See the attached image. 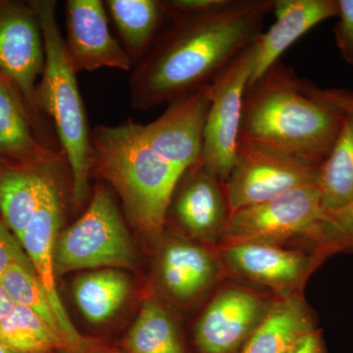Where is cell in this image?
Wrapping results in <instances>:
<instances>
[{
    "label": "cell",
    "mask_w": 353,
    "mask_h": 353,
    "mask_svg": "<svg viewBox=\"0 0 353 353\" xmlns=\"http://www.w3.org/2000/svg\"><path fill=\"white\" fill-rule=\"evenodd\" d=\"M275 0H222L208 10L167 20L132 70V108L150 110L210 85L263 32Z\"/></svg>",
    "instance_id": "1"
},
{
    "label": "cell",
    "mask_w": 353,
    "mask_h": 353,
    "mask_svg": "<svg viewBox=\"0 0 353 353\" xmlns=\"http://www.w3.org/2000/svg\"><path fill=\"white\" fill-rule=\"evenodd\" d=\"M339 22L334 27V38L341 57L353 66V0H338Z\"/></svg>",
    "instance_id": "29"
},
{
    "label": "cell",
    "mask_w": 353,
    "mask_h": 353,
    "mask_svg": "<svg viewBox=\"0 0 353 353\" xmlns=\"http://www.w3.org/2000/svg\"><path fill=\"white\" fill-rule=\"evenodd\" d=\"M129 279L118 269H101L83 274L74 283L77 305L92 324L112 317L129 296Z\"/></svg>",
    "instance_id": "23"
},
{
    "label": "cell",
    "mask_w": 353,
    "mask_h": 353,
    "mask_svg": "<svg viewBox=\"0 0 353 353\" xmlns=\"http://www.w3.org/2000/svg\"><path fill=\"white\" fill-rule=\"evenodd\" d=\"M214 274V259L201 246L173 241L162 250L160 275L165 288L176 299H189L201 294Z\"/></svg>",
    "instance_id": "20"
},
{
    "label": "cell",
    "mask_w": 353,
    "mask_h": 353,
    "mask_svg": "<svg viewBox=\"0 0 353 353\" xmlns=\"http://www.w3.org/2000/svg\"><path fill=\"white\" fill-rule=\"evenodd\" d=\"M276 21L256 39L257 53L250 83L263 75L292 43L316 25L338 17V0H275Z\"/></svg>",
    "instance_id": "15"
},
{
    "label": "cell",
    "mask_w": 353,
    "mask_h": 353,
    "mask_svg": "<svg viewBox=\"0 0 353 353\" xmlns=\"http://www.w3.org/2000/svg\"><path fill=\"white\" fill-rule=\"evenodd\" d=\"M0 353H21L15 352V350H11V348L6 347V345L0 343Z\"/></svg>",
    "instance_id": "32"
},
{
    "label": "cell",
    "mask_w": 353,
    "mask_h": 353,
    "mask_svg": "<svg viewBox=\"0 0 353 353\" xmlns=\"http://www.w3.org/2000/svg\"><path fill=\"white\" fill-rule=\"evenodd\" d=\"M325 212L316 183L303 185L230 216L223 239L227 245L245 243L276 245L309 238L319 243Z\"/></svg>",
    "instance_id": "6"
},
{
    "label": "cell",
    "mask_w": 353,
    "mask_h": 353,
    "mask_svg": "<svg viewBox=\"0 0 353 353\" xmlns=\"http://www.w3.org/2000/svg\"><path fill=\"white\" fill-rule=\"evenodd\" d=\"M0 283L12 297L14 303L31 309L53 332L65 345H68L60 328L57 316L38 277L21 266H13L0 277Z\"/></svg>",
    "instance_id": "27"
},
{
    "label": "cell",
    "mask_w": 353,
    "mask_h": 353,
    "mask_svg": "<svg viewBox=\"0 0 353 353\" xmlns=\"http://www.w3.org/2000/svg\"><path fill=\"white\" fill-rule=\"evenodd\" d=\"M303 88L309 97L316 101L341 113L353 115V90L321 88L306 80H303ZM319 246L323 253L341 248L353 250V203L340 210L325 214Z\"/></svg>",
    "instance_id": "24"
},
{
    "label": "cell",
    "mask_w": 353,
    "mask_h": 353,
    "mask_svg": "<svg viewBox=\"0 0 353 353\" xmlns=\"http://www.w3.org/2000/svg\"><path fill=\"white\" fill-rule=\"evenodd\" d=\"M66 169H69L68 162L64 161L46 183L36 212L20 241L54 311L69 353H88L95 347L94 341L85 338L75 328L60 299L55 282L54 245L64 219L63 172Z\"/></svg>",
    "instance_id": "7"
},
{
    "label": "cell",
    "mask_w": 353,
    "mask_h": 353,
    "mask_svg": "<svg viewBox=\"0 0 353 353\" xmlns=\"http://www.w3.org/2000/svg\"><path fill=\"white\" fill-rule=\"evenodd\" d=\"M0 343L21 353L67 352L66 345L31 309L15 304L0 322Z\"/></svg>",
    "instance_id": "26"
},
{
    "label": "cell",
    "mask_w": 353,
    "mask_h": 353,
    "mask_svg": "<svg viewBox=\"0 0 353 353\" xmlns=\"http://www.w3.org/2000/svg\"><path fill=\"white\" fill-rule=\"evenodd\" d=\"M15 303L3 285L0 283V322L6 317L15 306Z\"/></svg>",
    "instance_id": "31"
},
{
    "label": "cell",
    "mask_w": 353,
    "mask_h": 353,
    "mask_svg": "<svg viewBox=\"0 0 353 353\" xmlns=\"http://www.w3.org/2000/svg\"><path fill=\"white\" fill-rule=\"evenodd\" d=\"M92 168L119 196L128 218L148 241L160 238L172 194L183 172L146 139L132 120L90 130Z\"/></svg>",
    "instance_id": "3"
},
{
    "label": "cell",
    "mask_w": 353,
    "mask_h": 353,
    "mask_svg": "<svg viewBox=\"0 0 353 353\" xmlns=\"http://www.w3.org/2000/svg\"><path fill=\"white\" fill-rule=\"evenodd\" d=\"M316 185L326 213L353 203L352 114H345L343 126L331 152L318 167Z\"/></svg>",
    "instance_id": "22"
},
{
    "label": "cell",
    "mask_w": 353,
    "mask_h": 353,
    "mask_svg": "<svg viewBox=\"0 0 353 353\" xmlns=\"http://www.w3.org/2000/svg\"><path fill=\"white\" fill-rule=\"evenodd\" d=\"M62 154L44 145L17 90L6 77L0 79V160L37 166Z\"/></svg>",
    "instance_id": "16"
},
{
    "label": "cell",
    "mask_w": 353,
    "mask_h": 353,
    "mask_svg": "<svg viewBox=\"0 0 353 353\" xmlns=\"http://www.w3.org/2000/svg\"><path fill=\"white\" fill-rule=\"evenodd\" d=\"M106 353H123V352H118V350H113V352H106Z\"/></svg>",
    "instance_id": "33"
},
{
    "label": "cell",
    "mask_w": 353,
    "mask_h": 353,
    "mask_svg": "<svg viewBox=\"0 0 353 353\" xmlns=\"http://www.w3.org/2000/svg\"><path fill=\"white\" fill-rule=\"evenodd\" d=\"M44 60L43 32L30 2L0 0V74L17 90L39 138L46 131L36 94Z\"/></svg>",
    "instance_id": "10"
},
{
    "label": "cell",
    "mask_w": 353,
    "mask_h": 353,
    "mask_svg": "<svg viewBox=\"0 0 353 353\" xmlns=\"http://www.w3.org/2000/svg\"><path fill=\"white\" fill-rule=\"evenodd\" d=\"M263 316V304L252 292L223 290L197 323L196 347L201 353H234L248 341Z\"/></svg>",
    "instance_id": "14"
},
{
    "label": "cell",
    "mask_w": 353,
    "mask_h": 353,
    "mask_svg": "<svg viewBox=\"0 0 353 353\" xmlns=\"http://www.w3.org/2000/svg\"><path fill=\"white\" fill-rule=\"evenodd\" d=\"M65 160L62 154L37 166L0 160V218L19 240L36 212L46 183Z\"/></svg>",
    "instance_id": "17"
},
{
    "label": "cell",
    "mask_w": 353,
    "mask_h": 353,
    "mask_svg": "<svg viewBox=\"0 0 353 353\" xmlns=\"http://www.w3.org/2000/svg\"><path fill=\"white\" fill-rule=\"evenodd\" d=\"M231 213L226 183L199 158L179 179L166 222L174 220L190 236L208 239L223 234Z\"/></svg>",
    "instance_id": "11"
},
{
    "label": "cell",
    "mask_w": 353,
    "mask_h": 353,
    "mask_svg": "<svg viewBox=\"0 0 353 353\" xmlns=\"http://www.w3.org/2000/svg\"><path fill=\"white\" fill-rule=\"evenodd\" d=\"M67 52L77 73L101 68L132 71L134 64L109 28V18L101 0H67Z\"/></svg>",
    "instance_id": "12"
},
{
    "label": "cell",
    "mask_w": 353,
    "mask_h": 353,
    "mask_svg": "<svg viewBox=\"0 0 353 353\" xmlns=\"http://www.w3.org/2000/svg\"><path fill=\"white\" fill-rule=\"evenodd\" d=\"M256 53L255 41L210 83L211 101L203 130L201 160L225 183L233 168L243 99L252 78Z\"/></svg>",
    "instance_id": "8"
},
{
    "label": "cell",
    "mask_w": 353,
    "mask_h": 353,
    "mask_svg": "<svg viewBox=\"0 0 353 353\" xmlns=\"http://www.w3.org/2000/svg\"><path fill=\"white\" fill-rule=\"evenodd\" d=\"M345 114L304 92L301 79L279 60L248 83L239 141H252L320 166L338 138Z\"/></svg>",
    "instance_id": "2"
},
{
    "label": "cell",
    "mask_w": 353,
    "mask_h": 353,
    "mask_svg": "<svg viewBox=\"0 0 353 353\" xmlns=\"http://www.w3.org/2000/svg\"><path fill=\"white\" fill-rule=\"evenodd\" d=\"M136 260L131 236L112 190L95 185L83 215L58 234L55 273L82 269L132 268Z\"/></svg>",
    "instance_id": "5"
},
{
    "label": "cell",
    "mask_w": 353,
    "mask_h": 353,
    "mask_svg": "<svg viewBox=\"0 0 353 353\" xmlns=\"http://www.w3.org/2000/svg\"><path fill=\"white\" fill-rule=\"evenodd\" d=\"M43 32V72L37 85V108L54 123L60 148L68 162L72 178V201L82 208L90 194L92 168L90 130L77 72L67 52L57 19L54 0H30Z\"/></svg>",
    "instance_id": "4"
},
{
    "label": "cell",
    "mask_w": 353,
    "mask_h": 353,
    "mask_svg": "<svg viewBox=\"0 0 353 353\" xmlns=\"http://www.w3.org/2000/svg\"><path fill=\"white\" fill-rule=\"evenodd\" d=\"M225 255L241 275L274 288L294 285L305 275L310 265V260L303 253L271 243L227 245Z\"/></svg>",
    "instance_id": "18"
},
{
    "label": "cell",
    "mask_w": 353,
    "mask_h": 353,
    "mask_svg": "<svg viewBox=\"0 0 353 353\" xmlns=\"http://www.w3.org/2000/svg\"><path fill=\"white\" fill-rule=\"evenodd\" d=\"M318 167L259 143L239 141L226 182L231 212L316 183Z\"/></svg>",
    "instance_id": "9"
},
{
    "label": "cell",
    "mask_w": 353,
    "mask_h": 353,
    "mask_svg": "<svg viewBox=\"0 0 353 353\" xmlns=\"http://www.w3.org/2000/svg\"><path fill=\"white\" fill-rule=\"evenodd\" d=\"M311 331L312 323L303 303L285 299L262 317L241 353H289Z\"/></svg>",
    "instance_id": "21"
},
{
    "label": "cell",
    "mask_w": 353,
    "mask_h": 353,
    "mask_svg": "<svg viewBox=\"0 0 353 353\" xmlns=\"http://www.w3.org/2000/svg\"><path fill=\"white\" fill-rule=\"evenodd\" d=\"M289 353H325L319 334L314 330L301 339Z\"/></svg>",
    "instance_id": "30"
},
{
    "label": "cell",
    "mask_w": 353,
    "mask_h": 353,
    "mask_svg": "<svg viewBox=\"0 0 353 353\" xmlns=\"http://www.w3.org/2000/svg\"><path fill=\"white\" fill-rule=\"evenodd\" d=\"M121 44L134 67L148 54L167 22L162 0H105Z\"/></svg>",
    "instance_id": "19"
},
{
    "label": "cell",
    "mask_w": 353,
    "mask_h": 353,
    "mask_svg": "<svg viewBox=\"0 0 353 353\" xmlns=\"http://www.w3.org/2000/svg\"><path fill=\"white\" fill-rule=\"evenodd\" d=\"M3 75H1V74H0V79L3 78Z\"/></svg>",
    "instance_id": "34"
},
{
    "label": "cell",
    "mask_w": 353,
    "mask_h": 353,
    "mask_svg": "<svg viewBox=\"0 0 353 353\" xmlns=\"http://www.w3.org/2000/svg\"><path fill=\"white\" fill-rule=\"evenodd\" d=\"M13 266L23 267L37 276L22 243L0 218V277Z\"/></svg>",
    "instance_id": "28"
},
{
    "label": "cell",
    "mask_w": 353,
    "mask_h": 353,
    "mask_svg": "<svg viewBox=\"0 0 353 353\" xmlns=\"http://www.w3.org/2000/svg\"><path fill=\"white\" fill-rule=\"evenodd\" d=\"M210 101L208 85L170 102L157 120L143 125L148 143L179 170L185 172L201 158Z\"/></svg>",
    "instance_id": "13"
},
{
    "label": "cell",
    "mask_w": 353,
    "mask_h": 353,
    "mask_svg": "<svg viewBox=\"0 0 353 353\" xmlns=\"http://www.w3.org/2000/svg\"><path fill=\"white\" fill-rule=\"evenodd\" d=\"M128 353H185L173 320L154 299H148L124 341Z\"/></svg>",
    "instance_id": "25"
}]
</instances>
